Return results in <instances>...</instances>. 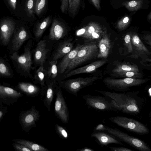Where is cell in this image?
<instances>
[{"mask_svg":"<svg viewBox=\"0 0 151 151\" xmlns=\"http://www.w3.org/2000/svg\"><path fill=\"white\" fill-rule=\"evenodd\" d=\"M129 71L139 72L138 66L136 64L129 63H124L118 65L112 71L113 74Z\"/></svg>","mask_w":151,"mask_h":151,"instance_id":"f546056e","label":"cell"},{"mask_svg":"<svg viewBox=\"0 0 151 151\" xmlns=\"http://www.w3.org/2000/svg\"><path fill=\"white\" fill-rule=\"evenodd\" d=\"M82 46V45H78L63 57L57 65L59 73L63 74L64 73L68 65L75 58L78 52Z\"/></svg>","mask_w":151,"mask_h":151,"instance_id":"7402d4cb","label":"cell"},{"mask_svg":"<svg viewBox=\"0 0 151 151\" xmlns=\"http://www.w3.org/2000/svg\"><path fill=\"white\" fill-rule=\"evenodd\" d=\"M66 28L64 24L57 19L53 20L48 37L54 42L62 39L65 34Z\"/></svg>","mask_w":151,"mask_h":151,"instance_id":"d6986e66","label":"cell"},{"mask_svg":"<svg viewBox=\"0 0 151 151\" xmlns=\"http://www.w3.org/2000/svg\"><path fill=\"white\" fill-rule=\"evenodd\" d=\"M55 114L63 123L67 124L70 118L69 110L63 94L61 87L58 83L55 88Z\"/></svg>","mask_w":151,"mask_h":151,"instance_id":"8fae6325","label":"cell"},{"mask_svg":"<svg viewBox=\"0 0 151 151\" xmlns=\"http://www.w3.org/2000/svg\"><path fill=\"white\" fill-rule=\"evenodd\" d=\"M58 83L57 81H54L46 84L47 88L43 102L44 105L49 111H50L51 104L55 94V88Z\"/></svg>","mask_w":151,"mask_h":151,"instance_id":"484cf974","label":"cell"},{"mask_svg":"<svg viewBox=\"0 0 151 151\" xmlns=\"http://www.w3.org/2000/svg\"><path fill=\"white\" fill-rule=\"evenodd\" d=\"M148 19H151V12L150 14H149V15L148 16Z\"/></svg>","mask_w":151,"mask_h":151,"instance_id":"681fc988","label":"cell"},{"mask_svg":"<svg viewBox=\"0 0 151 151\" xmlns=\"http://www.w3.org/2000/svg\"><path fill=\"white\" fill-rule=\"evenodd\" d=\"M111 122L128 130L137 133H147V128L142 123L136 120L126 117L117 116L109 119Z\"/></svg>","mask_w":151,"mask_h":151,"instance_id":"9c48e42d","label":"cell"},{"mask_svg":"<svg viewBox=\"0 0 151 151\" xmlns=\"http://www.w3.org/2000/svg\"><path fill=\"white\" fill-rule=\"evenodd\" d=\"M54 43L48 36L40 40L33 50V63L35 67L43 65L48 60L52 53Z\"/></svg>","mask_w":151,"mask_h":151,"instance_id":"277c9868","label":"cell"},{"mask_svg":"<svg viewBox=\"0 0 151 151\" xmlns=\"http://www.w3.org/2000/svg\"><path fill=\"white\" fill-rule=\"evenodd\" d=\"M98 48L96 43L94 42L83 45L64 74L67 73L80 64L97 56L99 50Z\"/></svg>","mask_w":151,"mask_h":151,"instance_id":"5b68a950","label":"cell"},{"mask_svg":"<svg viewBox=\"0 0 151 151\" xmlns=\"http://www.w3.org/2000/svg\"><path fill=\"white\" fill-rule=\"evenodd\" d=\"M140 63L145 66L151 67V58H144L140 61Z\"/></svg>","mask_w":151,"mask_h":151,"instance_id":"ee69618b","label":"cell"},{"mask_svg":"<svg viewBox=\"0 0 151 151\" xmlns=\"http://www.w3.org/2000/svg\"><path fill=\"white\" fill-rule=\"evenodd\" d=\"M17 88L26 95L30 96H35L41 93V89L38 86L30 83L19 82Z\"/></svg>","mask_w":151,"mask_h":151,"instance_id":"d4e9b609","label":"cell"},{"mask_svg":"<svg viewBox=\"0 0 151 151\" xmlns=\"http://www.w3.org/2000/svg\"><path fill=\"white\" fill-rule=\"evenodd\" d=\"M7 1L11 7L14 10L16 8L17 0H7Z\"/></svg>","mask_w":151,"mask_h":151,"instance_id":"bcb514c9","label":"cell"},{"mask_svg":"<svg viewBox=\"0 0 151 151\" xmlns=\"http://www.w3.org/2000/svg\"><path fill=\"white\" fill-rule=\"evenodd\" d=\"M105 28H103L98 23L92 22L79 30L77 32L78 35L90 40H99L104 35Z\"/></svg>","mask_w":151,"mask_h":151,"instance_id":"4fadbf2b","label":"cell"},{"mask_svg":"<svg viewBox=\"0 0 151 151\" xmlns=\"http://www.w3.org/2000/svg\"><path fill=\"white\" fill-rule=\"evenodd\" d=\"M92 137L95 138L100 145L106 146L111 144L122 145L118 138L105 132H93L91 134Z\"/></svg>","mask_w":151,"mask_h":151,"instance_id":"ffe728a7","label":"cell"},{"mask_svg":"<svg viewBox=\"0 0 151 151\" xmlns=\"http://www.w3.org/2000/svg\"><path fill=\"white\" fill-rule=\"evenodd\" d=\"M106 129V126L103 124H98L95 128L93 132H105Z\"/></svg>","mask_w":151,"mask_h":151,"instance_id":"f6af8a7d","label":"cell"},{"mask_svg":"<svg viewBox=\"0 0 151 151\" xmlns=\"http://www.w3.org/2000/svg\"><path fill=\"white\" fill-rule=\"evenodd\" d=\"M105 132L114 136L120 140L129 144L139 150L151 151L150 148L143 141L131 136L116 128H112L106 126Z\"/></svg>","mask_w":151,"mask_h":151,"instance_id":"ba28073f","label":"cell"},{"mask_svg":"<svg viewBox=\"0 0 151 151\" xmlns=\"http://www.w3.org/2000/svg\"><path fill=\"white\" fill-rule=\"evenodd\" d=\"M35 40L33 38L28 40L22 54H19L17 51L9 55L10 58L17 72L24 77L32 79L33 78L31 73L33 63L32 55Z\"/></svg>","mask_w":151,"mask_h":151,"instance_id":"6da1fadb","label":"cell"},{"mask_svg":"<svg viewBox=\"0 0 151 151\" xmlns=\"http://www.w3.org/2000/svg\"><path fill=\"white\" fill-rule=\"evenodd\" d=\"M0 43L6 46L10 43L16 28V24L13 20L5 19L0 22Z\"/></svg>","mask_w":151,"mask_h":151,"instance_id":"5bb4252c","label":"cell"},{"mask_svg":"<svg viewBox=\"0 0 151 151\" xmlns=\"http://www.w3.org/2000/svg\"><path fill=\"white\" fill-rule=\"evenodd\" d=\"M73 44L70 40H65L55 45L48 60H58L67 55L73 49Z\"/></svg>","mask_w":151,"mask_h":151,"instance_id":"e0dca14e","label":"cell"},{"mask_svg":"<svg viewBox=\"0 0 151 151\" xmlns=\"http://www.w3.org/2000/svg\"><path fill=\"white\" fill-rule=\"evenodd\" d=\"M82 98L89 108L100 111H120V108L113 99L109 100L107 97L100 96L83 95Z\"/></svg>","mask_w":151,"mask_h":151,"instance_id":"3957f363","label":"cell"},{"mask_svg":"<svg viewBox=\"0 0 151 151\" xmlns=\"http://www.w3.org/2000/svg\"><path fill=\"white\" fill-rule=\"evenodd\" d=\"M76 151H94V150L92 148L85 147L82 148L78 149Z\"/></svg>","mask_w":151,"mask_h":151,"instance_id":"c3c4849f","label":"cell"},{"mask_svg":"<svg viewBox=\"0 0 151 151\" xmlns=\"http://www.w3.org/2000/svg\"><path fill=\"white\" fill-rule=\"evenodd\" d=\"M131 33H127L125 36L124 40V44L127 47L129 52L132 53L133 51V48L131 40Z\"/></svg>","mask_w":151,"mask_h":151,"instance_id":"74e56055","label":"cell"},{"mask_svg":"<svg viewBox=\"0 0 151 151\" xmlns=\"http://www.w3.org/2000/svg\"><path fill=\"white\" fill-rule=\"evenodd\" d=\"M50 22V16H48L37 24L34 32L35 37L34 38L35 40L38 41L40 40Z\"/></svg>","mask_w":151,"mask_h":151,"instance_id":"4316f807","label":"cell"},{"mask_svg":"<svg viewBox=\"0 0 151 151\" xmlns=\"http://www.w3.org/2000/svg\"><path fill=\"white\" fill-rule=\"evenodd\" d=\"M107 61L106 59H102L95 61L87 65L72 70L62 76V79L70 76L81 73H89L93 72L97 69L105 64Z\"/></svg>","mask_w":151,"mask_h":151,"instance_id":"ac0fdd59","label":"cell"},{"mask_svg":"<svg viewBox=\"0 0 151 151\" xmlns=\"http://www.w3.org/2000/svg\"><path fill=\"white\" fill-rule=\"evenodd\" d=\"M81 0H69L68 11L69 13L75 16L80 5Z\"/></svg>","mask_w":151,"mask_h":151,"instance_id":"1f68e13d","label":"cell"},{"mask_svg":"<svg viewBox=\"0 0 151 151\" xmlns=\"http://www.w3.org/2000/svg\"><path fill=\"white\" fill-rule=\"evenodd\" d=\"M149 91L150 93V95H151V88H150L149 89Z\"/></svg>","mask_w":151,"mask_h":151,"instance_id":"f907efd6","label":"cell"},{"mask_svg":"<svg viewBox=\"0 0 151 151\" xmlns=\"http://www.w3.org/2000/svg\"><path fill=\"white\" fill-rule=\"evenodd\" d=\"M98 47L99 50L97 58H106L109 53L111 43L106 29L105 28L104 35L99 40Z\"/></svg>","mask_w":151,"mask_h":151,"instance_id":"44dd1931","label":"cell"},{"mask_svg":"<svg viewBox=\"0 0 151 151\" xmlns=\"http://www.w3.org/2000/svg\"><path fill=\"white\" fill-rule=\"evenodd\" d=\"M99 78L98 76H93L57 81V82L61 87L71 94L77 96L78 93L81 90L92 85Z\"/></svg>","mask_w":151,"mask_h":151,"instance_id":"8992f818","label":"cell"},{"mask_svg":"<svg viewBox=\"0 0 151 151\" xmlns=\"http://www.w3.org/2000/svg\"><path fill=\"white\" fill-rule=\"evenodd\" d=\"M40 116L39 111L35 106H32L28 110L22 111L20 114L19 120L24 131L27 132L32 127H35L36 122Z\"/></svg>","mask_w":151,"mask_h":151,"instance_id":"7c38bea8","label":"cell"},{"mask_svg":"<svg viewBox=\"0 0 151 151\" xmlns=\"http://www.w3.org/2000/svg\"><path fill=\"white\" fill-rule=\"evenodd\" d=\"M33 38L25 27L21 26L16 28L11 39V41L9 44V53L11 54L18 51L25 42Z\"/></svg>","mask_w":151,"mask_h":151,"instance_id":"30bf717a","label":"cell"},{"mask_svg":"<svg viewBox=\"0 0 151 151\" xmlns=\"http://www.w3.org/2000/svg\"><path fill=\"white\" fill-rule=\"evenodd\" d=\"M13 146L17 151H32L24 145L20 143L13 142Z\"/></svg>","mask_w":151,"mask_h":151,"instance_id":"f35d334b","label":"cell"},{"mask_svg":"<svg viewBox=\"0 0 151 151\" xmlns=\"http://www.w3.org/2000/svg\"><path fill=\"white\" fill-rule=\"evenodd\" d=\"M13 70L8 60L4 58H0V76L5 78H12L13 77Z\"/></svg>","mask_w":151,"mask_h":151,"instance_id":"83f0119b","label":"cell"},{"mask_svg":"<svg viewBox=\"0 0 151 151\" xmlns=\"http://www.w3.org/2000/svg\"><path fill=\"white\" fill-rule=\"evenodd\" d=\"M60 9L63 13H64L68 9L69 0H60Z\"/></svg>","mask_w":151,"mask_h":151,"instance_id":"ab89813d","label":"cell"},{"mask_svg":"<svg viewBox=\"0 0 151 151\" xmlns=\"http://www.w3.org/2000/svg\"><path fill=\"white\" fill-rule=\"evenodd\" d=\"M131 40L133 51L130 57L138 58L144 55L151 54L147 48L142 42L138 35L136 33H131Z\"/></svg>","mask_w":151,"mask_h":151,"instance_id":"2e32d148","label":"cell"},{"mask_svg":"<svg viewBox=\"0 0 151 151\" xmlns=\"http://www.w3.org/2000/svg\"><path fill=\"white\" fill-rule=\"evenodd\" d=\"M142 39L144 42L149 45L151 49V33L144 35Z\"/></svg>","mask_w":151,"mask_h":151,"instance_id":"7bdbcfd3","label":"cell"},{"mask_svg":"<svg viewBox=\"0 0 151 151\" xmlns=\"http://www.w3.org/2000/svg\"><path fill=\"white\" fill-rule=\"evenodd\" d=\"M32 79L34 83L40 85L41 88L40 93L42 97H43L45 95L47 88L44 65L39 67L35 71Z\"/></svg>","mask_w":151,"mask_h":151,"instance_id":"cb8c5ba5","label":"cell"},{"mask_svg":"<svg viewBox=\"0 0 151 151\" xmlns=\"http://www.w3.org/2000/svg\"><path fill=\"white\" fill-rule=\"evenodd\" d=\"M112 151H132V150L123 147H109Z\"/></svg>","mask_w":151,"mask_h":151,"instance_id":"b9f144b4","label":"cell"},{"mask_svg":"<svg viewBox=\"0 0 151 151\" xmlns=\"http://www.w3.org/2000/svg\"><path fill=\"white\" fill-rule=\"evenodd\" d=\"M47 0H35V12L37 15L40 14L44 10Z\"/></svg>","mask_w":151,"mask_h":151,"instance_id":"836d02e7","label":"cell"},{"mask_svg":"<svg viewBox=\"0 0 151 151\" xmlns=\"http://www.w3.org/2000/svg\"><path fill=\"white\" fill-rule=\"evenodd\" d=\"M143 0H132L123 2L122 4L130 11H137L142 7Z\"/></svg>","mask_w":151,"mask_h":151,"instance_id":"4dcf8cb0","label":"cell"},{"mask_svg":"<svg viewBox=\"0 0 151 151\" xmlns=\"http://www.w3.org/2000/svg\"><path fill=\"white\" fill-rule=\"evenodd\" d=\"M13 142L22 144L30 149L31 150L35 151H49L43 146L34 142L23 139H15Z\"/></svg>","mask_w":151,"mask_h":151,"instance_id":"f1b7e54d","label":"cell"},{"mask_svg":"<svg viewBox=\"0 0 151 151\" xmlns=\"http://www.w3.org/2000/svg\"><path fill=\"white\" fill-rule=\"evenodd\" d=\"M20 92L10 87L0 86V103L10 105L17 102L22 96Z\"/></svg>","mask_w":151,"mask_h":151,"instance_id":"9a60e30c","label":"cell"},{"mask_svg":"<svg viewBox=\"0 0 151 151\" xmlns=\"http://www.w3.org/2000/svg\"><path fill=\"white\" fill-rule=\"evenodd\" d=\"M147 81V79L131 78L122 79L107 78L103 80L105 85L109 89L116 91L124 90L129 87L140 85Z\"/></svg>","mask_w":151,"mask_h":151,"instance_id":"52a82bcc","label":"cell"},{"mask_svg":"<svg viewBox=\"0 0 151 151\" xmlns=\"http://www.w3.org/2000/svg\"><path fill=\"white\" fill-rule=\"evenodd\" d=\"M130 22L129 17L127 16H124L118 22L116 27L119 30H124L127 27Z\"/></svg>","mask_w":151,"mask_h":151,"instance_id":"e575fe53","label":"cell"},{"mask_svg":"<svg viewBox=\"0 0 151 151\" xmlns=\"http://www.w3.org/2000/svg\"><path fill=\"white\" fill-rule=\"evenodd\" d=\"M35 0H27L25 5L27 12L30 16L33 15L35 12Z\"/></svg>","mask_w":151,"mask_h":151,"instance_id":"d590c367","label":"cell"},{"mask_svg":"<svg viewBox=\"0 0 151 151\" xmlns=\"http://www.w3.org/2000/svg\"><path fill=\"white\" fill-rule=\"evenodd\" d=\"M57 133L62 138L67 139L68 137V134L66 129L63 127L56 124L55 126Z\"/></svg>","mask_w":151,"mask_h":151,"instance_id":"8d00e7d4","label":"cell"},{"mask_svg":"<svg viewBox=\"0 0 151 151\" xmlns=\"http://www.w3.org/2000/svg\"><path fill=\"white\" fill-rule=\"evenodd\" d=\"M104 96L113 100L124 113L135 114L139 112V109L134 99L128 95L104 91L93 90Z\"/></svg>","mask_w":151,"mask_h":151,"instance_id":"7a4b0ae2","label":"cell"},{"mask_svg":"<svg viewBox=\"0 0 151 151\" xmlns=\"http://www.w3.org/2000/svg\"><path fill=\"white\" fill-rule=\"evenodd\" d=\"M95 7L98 10L101 9L100 0H91Z\"/></svg>","mask_w":151,"mask_h":151,"instance_id":"7dc6e473","label":"cell"},{"mask_svg":"<svg viewBox=\"0 0 151 151\" xmlns=\"http://www.w3.org/2000/svg\"><path fill=\"white\" fill-rule=\"evenodd\" d=\"M2 104L0 103V121L3 119L5 114L7 112V108L6 106H4Z\"/></svg>","mask_w":151,"mask_h":151,"instance_id":"60d3db41","label":"cell"},{"mask_svg":"<svg viewBox=\"0 0 151 151\" xmlns=\"http://www.w3.org/2000/svg\"><path fill=\"white\" fill-rule=\"evenodd\" d=\"M118 76L125 78H140L142 77V74L139 72L132 71L124 72L114 74Z\"/></svg>","mask_w":151,"mask_h":151,"instance_id":"d6a6232c","label":"cell"},{"mask_svg":"<svg viewBox=\"0 0 151 151\" xmlns=\"http://www.w3.org/2000/svg\"><path fill=\"white\" fill-rule=\"evenodd\" d=\"M46 62L47 65H44L46 84L51 81H57L56 78L58 73L57 60H48Z\"/></svg>","mask_w":151,"mask_h":151,"instance_id":"603a6c76","label":"cell"}]
</instances>
